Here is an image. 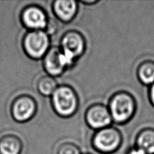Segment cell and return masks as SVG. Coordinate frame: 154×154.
I'll return each instance as SVG.
<instances>
[{"label":"cell","instance_id":"6da1fadb","mask_svg":"<svg viewBox=\"0 0 154 154\" xmlns=\"http://www.w3.org/2000/svg\"><path fill=\"white\" fill-rule=\"evenodd\" d=\"M108 108L112 121L118 125H123L128 122L134 116L137 103L131 93L119 91L112 96Z\"/></svg>","mask_w":154,"mask_h":154},{"label":"cell","instance_id":"7a4b0ae2","mask_svg":"<svg viewBox=\"0 0 154 154\" xmlns=\"http://www.w3.org/2000/svg\"><path fill=\"white\" fill-rule=\"evenodd\" d=\"M51 104L56 114L62 117H70L78 109V95L72 87L61 85L52 94Z\"/></svg>","mask_w":154,"mask_h":154},{"label":"cell","instance_id":"3957f363","mask_svg":"<svg viewBox=\"0 0 154 154\" xmlns=\"http://www.w3.org/2000/svg\"><path fill=\"white\" fill-rule=\"evenodd\" d=\"M122 143V134L118 129L111 126L97 131L92 137L93 147L98 152L103 154L116 152Z\"/></svg>","mask_w":154,"mask_h":154},{"label":"cell","instance_id":"277c9868","mask_svg":"<svg viewBox=\"0 0 154 154\" xmlns=\"http://www.w3.org/2000/svg\"><path fill=\"white\" fill-rule=\"evenodd\" d=\"M60 48L71 66L85 51V38L79 31H67L61 38Z\"/></svg>","mask_w":154,"mask_h":154},{"label":"cell","instance_id":"5b68a950","mask_svg":"<svg viewBox=\"0 0 154 154\" xmlns=\"http://www.w3.org/2000/svg\"><path fill=\"white\" fill-rule=\"evenodd\" d=\"M50 40L43 30H33L27 32L23 41L24 50L32 59H41L49 50Z\"/></svg>","mask_w":154,"mask_h":154},{"label":"cell","instance_id":"8992f818","mask_svg":"<svg viewBox=\"0 0 154 154\" xmlns=\"http://www.w3.org/2000/svg\"><path fill=\"white\" fill-rule=\"evenodd\" d=\"M37 105L35 99L29 95H22L13 101L11 106L12 117L18 122L29 121L37 112Z\"/></svg>","mask_w":154,"mask_h":154},{"label":"cell","instance_id":"52a82bcc","mask_svg":"<svg viewBox=\"0 0 154 154\" xmlns=\"http://www.w3.org/2000/svg\"><path fill=\"white\" fill-rule=\"evenodd\" d=\"M85 118L87 125L96 131L108 127L113 122L108 106L101 103H95L89 107Z\"/></svg>","mask_w":154,"mask_h":154},{"label":"cell","instance_id":"ba28073f","mask_svg":"<svg viewBox=\"0 0 154 154\" xmlns=\"http://www.w3.org/2000/svg\"><path fill=\"white\" fill-rule=\"evenodd\" d=\"M43 64L48 75L53 77L62 75L66 68L70 67L61 49L57 47L49 49L43 57Z\"/></svg>","mask_w":154,"mask_h":154},{"label":"cell","instance_id":"9c48e42d","mask_svg":"<svg viewBox=\"0 0 154 154\" xmlns=\"http://www.w3.org/2000/svg\"><path fill=\"white\" fill-rule=\"evenodd\" d=\"M21 20L24 26L31 31L45 29L48 23L45 11L37 5H30L24 8L21 14Z\"/></svg>","mask_w":154,"mask_h":154},{"label":"cell","instance_id":"30bf717a","mask_svg":"<svg viewBox=\"0 0 154 154\" xmlns=\"http://www.w3.org/2000/svg\"><path fill=\"white\" fill-rule=\"evenodd\" d=\"M53 10L55 15L60 20L68 23L75 17L78 4L74 0H57L54 2Z\"/></svg>","mask_w":154,"mask_h":154},{"label":"cell","instance_id":"8fae6325","mask_svg":"<svg viewBox=\"0 0 154 154\" xmlns=\"http://www.w3.org/2000/svg\"><path fill=\"white\" fill-rule=\"evenodd\" d=\"M23 149V142L15 134H5L0 138L1 154H20Z\"/></svg>","mask_w":154,"mask_h":154},{"label":"cell","instance_id":"7c38bea8","mask_svg":"<svg viewBox=\"0 0 154 154\" xmlns=\"http://www.w3.org/2000/svg\"><path fill=\"white\" fill-rule=\"evenodd\" d=\"M136 147L146 154H154V128L141 130L136 137Z\"/></svg>","mask_w":154,"mask_h":154},{"label":"cell","instance_id":"4fadbf2b","mask_svg":"<svg viewBox=\"0 0 154 154\" xmlns=\"http://www.w3.org/2000/svg\"><path fill=\"white\" fill-rule=\"evenodd\" d=\"M137 77L142 84L151 86L154 83V62L146 60L137 68Z\"/></svg>","mask_w":154,"mask_h":154},{"label":"cell","instance_id":"5bb4252c","mask_svg":"<svg viewBox=\"0 0 154 154\" xmlns=\"http://www.w3.org/2000/svg\"><path fill=\"white\" fill-rule=\"evenodd\" d=\"M57 87L56 80L54 77L49 75L41 76L37 84L38 92L44 96L52 95Z\"/></svg>","mask_w":154,"mask_h":154},{"label":"cell","instance_id":"9a60e30c","mask_svg":"<svg viewBox=\"0 0 154 154\" xmlns=\"http://www.w3.org/2000/svg\"><path fill=\"white\" fill-rule=\"evenodd\" d=\"M57 154H81V149L73 143L66 142L59 146Z\"/></svg>","mask_w":154,"mask_h":154},{"label":"cell","instance_id":"2e32d148","mask_svg":"<svg viewBox=\"0 0 154 154\" xmlns=\"http://www.w3.org/2000/svg\"><path fill=\"white\" fill-rule=\"evenodd\" d=\"M126 154H146L143 151L140 149L139 148L137 147L136 146L134 147H132L131 149L128 151V152Z\"/></svg>","mask_w":154,"mask_h":154},{"label":"cell","instance_id":"e0dca14e","mask_svg":"<svg viewBox=\"0 0 154 154\" xmlns=\"http://www.w3.org/2000/svg\"><path fill=\"white\" fill-rule=\"evenodd\" d=\"M149 101L152 106L154 107V83L149 86Z\"/></svg>","mask_w":154,"mask_h":154},{"label":"cell","instance_id":"ac0fdd59","mask_svg":"<svg viewBox=\"0 0 154 154\" xmlns=\"http://www.w3.org/2000/svg\"><path fill=\"white\" fill-rule=\"evenodd\" d=\"M82 3H84V4H95V3H97V1H89V2H82Z\"/></svg>","mask_w":154,"mask_h":154},{"label":"cell","instance_id":"d6986e66","mask_svg":"<svg viewBox=\"0 0 154 154\" xmlns=\"http://www.w3.org/2000/svg\"><path fill=\"white\" fill-rule=\"evenodd\" d=\"M84 154H91V153H84Z\"/></svg>","mask_w":154,"mask_h":154},{"label":"cell","instance_id":"ffe728a7","mask_svg":"<svg viewBox=\"0 0 154 154\" xmlns=\"http://www.w3.org/2000/svg\"><path fill=\"white\" fill-rule=\"evenodd\" d=\"M0 154H1V153H0Z\"/></svg>","mask_w":154,"mask_h":154}]
</instances>
